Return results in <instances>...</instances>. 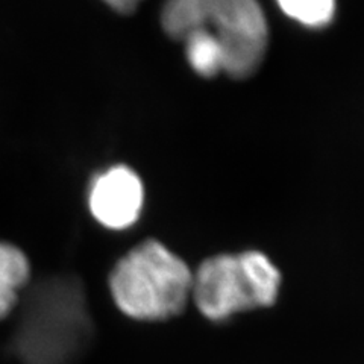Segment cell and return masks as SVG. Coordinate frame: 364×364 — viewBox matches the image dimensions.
I'll return each instance as SVG.
<instances>
[{
  "instance_id": "obj_1",
  "label": "cell",
  "mask_w": 364,
  "mask_h": 364,
  "mask_svg": "<svg viewBox=\"0 0 364 364\" xmlns=\"http://www.w3.org/2000/svg\"><path fill=\"white\" fill-rule=\"evenodd\" d=\"M161 25L168 37L182 40L203 31L223 49V73L246 77L264 58L267 23L258 0H167Z\"/></svg>"
},
{
  "instance_id": "obj_2",
  "label": "cell",
  "mask_w": 364,
  "mask_h": 364,
  "mask_svg": "<svg viewBox=\"0 0 364 364\" xmlns=\"http://www.w3.org/2000/svg\"><path fill=\"white\" fill-rule=\"evenodd\" d=\"M193 272L182 258L156 240H146L117 261L109 289L119 310L135 321L175 317L191 298Z\"/></svg>"
},
{
  "instance_id": "obj_3",
  "label": "cell",
  "mask_w": 364,
  "mask_h": 364,
  "mask_svg": "<svg viewBox=\"0 0 364 364\" xmlns=\"http://www.w3.org/2000/svg\"><path fill=\"white\" fill-rule=\"evenodd\" d=\"M81 286L53 278L33 290L16 334V352L26 364H67L85 348L91 322Z\"/></svg>"
},
{
  "instance_id": "obj_4",
  "label": "cell",
  "mask_w": 364,
  "mask_h": 364,
  "mask_svg": "<svg viewBox=\"0 0 364 364\" xmlns=\"http://www.w3.org/2000/svg\"><path fill=\"white\" fill-rule=\"evenodd\" d=\"M281 281L279 269L259 250L219 254L193 273L191 298L203 317L225 322L238 313L272 306Z\"/></svg>"
},
{
  "instance_id": "obj_5",
  "label": "cell",
  "mask_w": 364,
  "mask_h": 364,
  "mask_svg": "<svg viewBox=\"0 0 364 364\" xmlns=\"http://www.w3.org/2000/svg\"><path fill=\"white\" fill-rule=\"evenodd\" d=\"M93 218L108 230H128L139 220L144 205L140 176L127 166H114L91 184L88 196Z\"/></svg>"
},
{
  "instance_id": "obj_6",
  "label": "cell",
  "mask_w": 364,
  "mask_h": 364,
  "mask_svg": "<svg viewBox=\"0 0 364 364\" xmlns=\"http://www.w3.org/2000/svg\"><path fill=\"white\" fill-rule=\"evenodd\" d=\"M29 275L28 257L14 245L0 242V321L13 311Z\"/></svg>"
},
{
  "instance_id": "obj_7",
  "label": "cell",
  "mask_w": 364,
  "mask_h": 364,
  "mask_svg": "<svg viewBox=\"0 0 364 364\" xmlns=\"http://www.w3.org/2000/svg\"><path fill=\"white\" fill-rule=\"evenodd\" d=\"M181 41L193 70L202 76H214L225 70V56L220 43L203 31H191Z\"/></svg>"
},
{
  "instance_id": "obj_8",
  "label": "cell",
  "mask_w": 364,
  "mask_h": 364,
  "mask_svg": "<svg viewBox=\"0 0 364 364\" xmlns=\"http://www.w3.org/2000/svg\"><path fill=\"white\" fill-rule=\"evenodd\" d=\"M293 20L309 28L326 26L336 13V0H277Z\"/></svg>"
},
{
  "instance_id": "obj_9",
  "label": "cell",
  "mask_w": 364,
  "mask_h": 364,
  "mask_svg": "<svg viewBox=\"0 0 364 364\" xmlns=\"http://www.w3.org/2000/svg\"><path fill=\"white\" fill-rule=\"evenodd\" d=\"M104 2L112 9H116L117 13L129 14L136 6H139L141 0H104Z\"/></svg>"
}]
</instances>
